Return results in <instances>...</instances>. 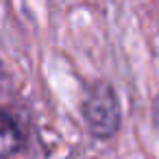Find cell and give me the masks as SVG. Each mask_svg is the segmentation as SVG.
<instances>
[{"mask_svg":"<svg viewBox=\"0 0 159 159\" xmlns=\"http://www.w3.org/2000/svg\"><path fill=\"white\" fill-rule=\"evenodd\" d=\"M81 111L89 135L96 139H109L120 129L122 120L120 102L113 87L105 81H96L85 89Z\"/></svg>","mask_w":159,"mask_h":159,"instance_id":"obj_1","label":"cell"},{"mask_svg":"<svg viewBox=\"0 0 159 159\" xmlns=\"http://www.w3.org/2000/svg\"><path fill=\"white\" fill-rule=\"evenodd\" d=\"M22 144L24 137L18 126V120L9 111L0 109V159H9L16 152H20Z\"/></svg>","mask_w":159,"mask_h":159,"instance_id":"obj_2","label":"cell"}]
</instances>
